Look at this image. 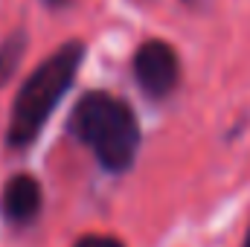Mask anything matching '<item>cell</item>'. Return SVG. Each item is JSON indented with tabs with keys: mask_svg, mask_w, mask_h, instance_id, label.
Segmentation results:
<instances>
[{
	"mask_svg": "<svg viewBox=\"0 0 250 247\" xmlns=\"http://www.w3.org/2000/svg\"><path fill=\"white\" fill-rule=\"evenodd\" d=\"M67 131L87 145L108 172H125L140 148V123L131 105L105 90H90L76 102Z\"/></svg>",
	"mask_w": 250,
	"mask_h": 247,
	"instance_id": "2",
	"label": "cell"
},
{
	"mask_svg": "<svg viewBox=\"0 0 250 247\" xmlns=\"http://www.w3.org/2000/svg\"><path fill=\"white\" fill-rule=\"evenodd\" d=\"M23 53H26L23 32H12L9 38H3V44H0V87L15 76V70H18L21 59H23Z\"/></svg>",
	"mask_w": 250,
	"mask_h": 247,
	"instance_id": "5",
	"label": "cell"
},
{
	"mask_svg": "<svg viewBox=\"0 0 250 247\" xmlns=\"http://www.w3.org/2000/svg\"><path fill=\"white\" fill-rule=\"evenodd\" d=\"M41 184L32 178V175H15L9 184L3 186V198H0V206H3V215L12 221V224H29L38 218L41 212Z\"/></svg>",
	"mask_w": 250,
	"mask_h": 247,
	"instance_id": "4",
	"label": "cell"
},
{
	"mask_svg": "<svg viewBox=\"0 0 250 247\" xmlns=\"http://www.w3.org/2000/svg\"><path fill=\"white\" fill-rule=\"evenodd\" d=\"M47 3H53V6H62V3H67V0H47Z\"/></svg>",
	"mask_w": 250,
	"mask_h": 247,
	"instance_id": "7",
	"label": "cell"
},
{
	"mask_svg": "<svg viewBox=\"0 0 250 247\" xmlns=\"http://www.w3.org/2000/svg\"><path fill=\"white\" fill-rule=\"evenodd\" d=\"M82 62H84V44L73 38V41H64L56 53H50L32 70V76L23 82L12 105L9 131H6V143L12 148H26L38 140L50 114L70 90Z\"/></svg>",
	"mask_w": 250,
	"mask_h": 247,
	"instance_id": "1",
	"label": "cell"
},
{
	"mask_svg": "<svg viewBox=\"0 0 250 247\" xmlns=\"http://www.w3.org/2000/svg\"><path fill=\"white\" fill-rule=\"evenodd\" d=\"M134 79H137V84L143 87L146 96L166 99L169 93H175V87L181 82L178 53L160 38L146 41L134 56Z\"/></svg>",
	"mask_w": 250,
	"mask_h": 247,
	"instance_id": "3",
	"label": "cell"
},
{
	"mask_svg": "<svg viewBox=\"0 0 250 247\" xmlns=\"http://www.w3.org/2000/svg\"><path fill=\"white\" fill-rule=\"evenodd\" d=\"M73 247H123L117 239H111V236H84V239H79Z\"/></svg>",
	"mask_w": 250,
	"mask_h": 247,
	"instance_id": "6",
	"label": "cell"
},
{
	"mask_svg": "<svg viewBox=\"0 0 250 247\" xmlns=\"http://www.w3.org/2000/svg\"><path fill=\"white\" fill-rule=\"evenodd\" d=\"M245 247H250V230H248V239H245Z\"/></svg>",
	"mask_w": 250,
	"mask_h": 247,
	"instance_id": "8",
	"label": "cell"
}]
</instances>
